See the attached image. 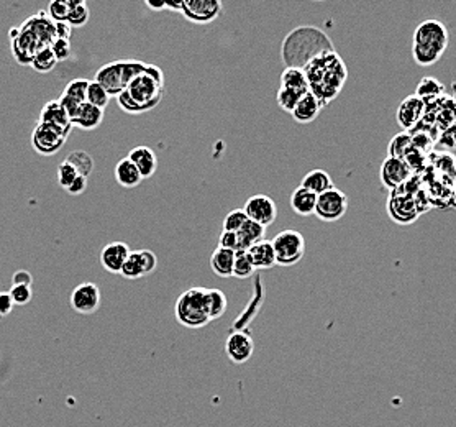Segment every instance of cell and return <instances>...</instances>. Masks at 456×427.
Segmentation results:
<instances>
[{"label":"cell","mask_w":456,"mask_h":427,"mask_svg":"<svg viewBox=\"0 0 456 427\" xmlns=\"http://www.w3.org/2000/svg\"><path fill=\"white\" fill-rule=\"evenodd\" d=\"M304 73L307 76L308 92L319 99L322 107L337 99L348 79L347 64L337 51L322 53L304 68Z\"/></svg>","instance_id":"obj_1"},{"label":"cell","mask_w":456,"mask_h":427,"mask_svg":"<svg viewBox=\"0 0 456 427\" xmlns=\"http://www.w3.org/2000/svg\"><path fill=\"white\" fill-rule=\"evenodd\" d=\"M327 51H335L328 35L317 26L301 25L284 38L281 58L286 68L304 69L312 60Z\"/></svg>","instance_id":"obj_2"},{"label":"cell","mask_w":456,"mask_h":427,"mask_svg":"<svg viewBox=\"0 0 456 427\" xmlns=\"http://www.w3.org/2000/svg\"><path fill=\"white\" fill-rule=\"evenodd\" d=\"M164 76L158 66L148 64L146 71L137 76L130 86L117 97L120 109L128 114H141L155 109L163 99Z\"/></svg>","instance_id":"obj_3"},{"label":"cell","mask_w":456,"mask_h":427,"mask_svg":"<svg viewBox=\"0 0 456 427\" xmlns=\"http://www.w3.org/2000/svg\"><path fill=\"white\" fill-rule=\"evenodd\" d=\"M450 44V33L440 20H426L415 28L412 56L419 66L428 68L440 61Z\"/></svg>","instance_id":"obj_4"},{"label":"cell","mask_w":456,"mask_h":427,"mask_svg":"<svg viewBox=\"0 0 456 427\" xmlns=\"http://www.w3.org/2000/svg\"><path fill=\"white\" fill-rule=\"evenodd\" d=\"M146 63L137 60L112 61L102 66L96 73V81L109 92V96H120L130 86V82L146 71Z\"/></svg>","instance_id":"obj_5"},{"label":"cell","mask_w":456,"mask_h":427,"mask_svg":"<svg viewBox=\"0 0 456 427\" xmlns=\"http://www.w3.org/2000/svg\"><path fill=\"white\" fill-rule=\"evenodd\" d=\"M205 291L207 288H191L177 297L174 314L181 326L200 329L210 322L207 308H205Z\"/></svg>","instance_id":"obj_6"},{"label":"cell","mask_w":456,"mask_h":427,"mask_svg":"<svg viewBox=\"0 0 456 427\" xmlns=\"http://www.w3.org/2000/svg\"><path fill=\"white\" fill-rule=\"evenodd\" d=\"M276 253V265L292 266L306 255V238L297 230H283L271 240Z\"/></svg>","instance_id":"obj_7"},{"label":"cell","mask_w":456,"mask_h":427,"mask_svg":"<svg viewBox=\"0 0 456 427\" xmlns=\"http://www.w3.org/2000/svg\"><path fill=\"white\" fill-rule=\"evenodd\" d=\"M348 211V198L343 191L332 188L317 198L315 216L322 222H337Z\"/></svg>","instance_id":"obj_8"},{"label":"cell","mask_w":456,"mask_h":427,"mask_svg":"<svg viewBox=\"0 0 456 427\" xmlns=\"http://www.w3.org/2000/svg\"><path fill=\"white\" fill-rule=\"evenodd\" d=\"M68 137L58 130V128L46 125V123H38L33 133H31V145L37 153L43 157H51L64 146Z\"/></svg>","instance_id":"obj_9"},{"label":"cell","mask_w":456,"mask_h":427,"mask_svg":"<svg viewBox=\"0 0 456 427\" xmlns=\"http://www.w3.org/2000/svg\"><path fill=\"white\" fill-rule=\"evenodd\" d=\"M222 8L223 6L220 0H184L181 13L191 24L207 25L218 19Z\"/></svg>","instance_id":"obj_10"},{"label":"cell","mask_w":456,"mask_h":427,"mask_svg":"<svg viewBox=\"0 0 456 427\" xmlns=\"http://www.w3.org/2000/svg\"><path fill=\"white\" fill-rule=\"evenodd\" d=\"M243 211L249 220L256 222V224L263 225L265 229H268L276 220V217H278V206L266 194L252 195L247 204H245Z\"/></svg>","instance_id":"obj_11"},{"label":"cell","mask_w":456,"mask_h":427,"mask_svg":"<svg viewBox=\"0 0 456 427\" xmlns=\"http://www.w3.org/2000/svg\"><path fill=\"white\" fill-rule=\"evenodd\" d=\"M71 308L76 313L89 315L100 308V289L94 283H82L73 289L69 296Z\"/></svg>","instance_id":"obj_12"},{"label":"cell","mask_w":456,"mask_h":427,"mask_svg":"<svg viewBox=\"0 0 456 427\" xmlns=\"http://www.w3.org/2000/svg\"><path fill=\"white\" fill-rule=\"evenodd\" d=\"M158 266V256L151 250H135L130 253L122 268V277L128 279H138L153 273Z\"/></svg>","instance_id":"obj_13"},{"label":"cell","mask_w":456,"mask_h":427,"mask_svg":"<svg viewBox=\"0 0 456 427\" xmlns=\"http://www.w3.org/2000/svg\"><path fill=\"white\" fill-rule=\"evenodd\" d=\"M387 214L389 217L399 225L414 224L420 216L412 195L394 193H391V198H389L387 201Z\"/></svg>","instance_id":"obj_14"},{"label":"cell","mask_w":456,"mask_h":427,"mask_svg":"<svg viewBox=\"0 0 456 427\" xmlns=\"http://www.w3.org/2000/svg\"><path fill=\"white\" fill-rule=\"evenodd\" d=\"M427 112V105L420 97L417 96H407L404 101L401 102L397 107V123L399 127L404 128L405 132H412L415 127L419 125L420 120L423 119V115Z\"/></svg>","instance_id":"obj_15"},{"label":"cell","mask_w":456,"mask_h":427,"mask_svg":"<svg viewBox=\"0 0 456 427\" xmlns=\"http://www.w3.org/2000/svg\"><path fill=\"white\" fill-rule=\"evenodd\" d=\"M379 175H381V181H383L384 188L391 189L392 193H394V191L399 189L401 186L404 184V182L409 180L410 176H412V170L407 166V163L404 162V159L387 157V158H384Z\"/></svg>","instance_id":"obj_16"},{"label":"cell","mask_w":456,"mask_h":427,"mask_svg":"<svg viewBox=\"0 0 456 427\" xmlns=\"http://www.w3.org/2000/svg\"><path fill=\"white\" fill-rule=\"evenodd\" d=\"M254 342L247 332L235 331L227 337L225 340V354L228 358L236 365L247 363L253 357Z\"/></svg>","instance_id":"obj_17"},{"label":"cell","mask_w":456,"mask_h":427,"mask_svg":"<svg viewBox=\"0 0 456 427\" xmlns=\"http://www.w3.org/2000/svg\"><path fill=\"white\" fill-rule=\"evenodd\" d=\"M130 253H132V250H130V247L125 242L107 243L100 252V265L109 273L120 274Z\"/></svg>","instance_id":"obj_18"},{"label":"cell","mask_w":456,"mask_h":427,"mask_svg":"<svg viewBox=\"0 0 456 427\" xmlns=\"http://www.w3.org/2000/svg\"><path fill=\"white\" fill-rule=\"evenodd\" d=\"M38 123H46V125L55 127L64 133L66 137H69L71 130H73V123H71L68 114L64 112V109L58 101H50L43 105Z\"/></svg>","instance_id":"obj_19"},{"label":"cell","mask_w":456,"mask_h":427,"mask_svg":"<svg viewBox=\"0 0 456 427\" xmlns=\"http://www.w3.org/2000/svg\"><path fill=\"white\" fill-rule=\"evenodd\" d=\"M127 158L138 168L143 180H148L158 170V158H156V153L150 146H137V148L130 151Z\"/></svg>","instance_id":"obj_20"},{"label":"cell","mask_w":456,"mask_h":427,"mask_svg":"<svg viewBox=\"0 0 456 427\" xmlns=\"http://www.w3.org/2000/svg\"><path fill=\"white\" fill-rule=\"evenodd\" d=\"M322 110V104L319 99L312 94V92H307L301 97V101L297 102L296 109L292 110V117L296 120L297 123H310L319 117Z\"/></svg>","instance_id":"obj_21"},{"label":"cell","mask_w":456,"mask_h":427,"mask_svg":"<svg viewBox=\"0 0 456 427\" xmlns=\"http://www.w3.org/2000/svg\"><path fill=\"white\" fill-rule=\"evenodd\" d=\"M252 256L254 270H270L276 265V253L272 248L271 240H261V242L254 243L248 250Z\"/></svg>","instance_id":"obj_22"},{"label":"cell","mask_w":456,"mask_h":427,"mask_svg":"<svg viewBox=\"0 0 456 427\" xmlns=\"http://www.w3.org/2000/svg\"><path fill=\"white\" fill-rule=\"evenodd\" d=\"M317 198L314 193L307 191L302 186H299L297 189H294V193L290 194V209L299 216H312L315 214V206H317Z\"/></svg>","instance_id":"obj_23"},{"label":"cell","mask_w":456,"mask_h":427,"mask_svg":"<svg viewBox=\"0 0 456 427\" xmlns=\"http://www.w3.org/2000/svg\"><path fill=\"white\" fill-rule=\"evenodd\" d=\"M301 186L302 188H306L307 191H310V193H314L315 195H320L335 188L332 176H330L325 170H319V168L308 171L307 175L302 177Z\"/></svg>","instance_id":"obj_24"},{"label":"cell","mask_w":456,"mask_h":427,"mask_svg":"<svg viewBox=\"0 0 456 427\" xmlns=\"http://www.w3.org/2000/svg\"><path fill=\"white\" fill-rule=\"evenodd\" d=\"M234 265H235V252L225 250V248L218 247L213 250L210 256V268L213 273L220 278L234 277Z\"/></svg>","instance_id":"obj_25"},{"label":"cell","mask_w":456,"mask_h":427,"mask_svg":"<svg viewBox=\"0 0 456 427\" xmlns=\"http://www.w3.org/2000/svg\"><path fill=\"white\" fill-rule=\"evenodd\" d=\"M102 120H104V110L84 102L80 105L78 117L73 120V127L82 128V130H96L97 127H100Z\"/></svg>","instance_id":"obj_26"},{"label":"cell","mask_w":456,"mask_h":427,"mask_svg":"<svg viewBox=\"0 0 456 427\" xmlns=\"http://www.w3.org/2000/svg\"><path fill=\"white\" fill-rule=\"evenodd\" d=\"M115 177H117V182L123 188H137L143 181V176L138 171V168L128 158H122L117 163V166H115Z\"/></svg>","instance_id":"obj_27"},{"label":"cell","mask_w":456,"mask_h":427,"mask_svg":"<svg viewBox=\"0 0 456 427\" xmlns=\"http://www.w3.org/2000/svg\"><path fill=\"white\" fill-rule=\"evenodd\" d=\"M236 235H238V250H249L254 243L265 240L266 229L263 225L256 224V222L248 219L247 224L243 225V229Z\"/></svg>","instance_id":"obj_28"},{"label":"cell","mask_w":456,"mask_h":427,"mask_svg":"<svg viewBox=\"0 0 456 427\" xmlns=\"http://www.w3.org/2000/svg\"><path fill=\"white\" fill-rule=\"evenodd\" d=\"M286 89H292V91L299 92V94H307L308 92V82L307 76L304 69L299 68H286L281 74V86Z\"/></svg>","instance_id":"obj_29"},{"label":"cell","mask_w":456,"mask_h":427,"mask_svg":"<svg viewBox=\"0 0 456 427\" xmlns=\"http://www.w3.org/2000/svg\"><path fill=\"white\" fill-rule=\"evenodd\" d=\"M205 308H207L209 319H220L228 308V299L225 293L220 289H207L205 291Z\"/></svg>","instance_id":"obj_30"},{"label":"cell","mask_w":456,"mask_h":427,"mask_svg":"<svg viewBox=\"0 0 456 427\" xmlns=\"http://www.w3.org/2000/svg\"><path fill=\"white\" fill-rule=\"evenodd\" d=\"M444 92H445V86L440 81H438V79H435V78H423L422 81L419 82L417 92H415V96L420 97V99L426 102V105H427L433 101H438V97L444 96Z\"/></svg>","instance_id":"obj_31"},{"label":"cell","mask_w":456,"mask_h":427,"mask_svg":"<svg viewBox=\"0 0 456 427\" xmlns=\"http://www.w3.org/2000/svg\"><path fill=\"white\" fill-rule=\"evenodd\" d=\"M91 19V10H89L86 2H80V0H69V15H68V24L71 28H80L84 26Z\"/></svg>","instance_id":"obj_32"},{"label":"cell","mask_w":456,"mask_h":427,"mask_svg":"<svg viewBox=\"0 0 456 427\" xmlns=\"http://www.w3.org/2000/svg\"><path fill=\"white\" fill-rule=\"evenodd\" d=\"M66 162L73 164V166L76 168V171L79 173V176L89 177L94 170V159L91 155L87 153V151L76 150L69 155L68 158H66Z\"/></svg>","instance_id":"obj_33"},{"label":"cell","mask_w":456,"mask_h":427,"mask_svg":"<svg viewBox=\"0 0 456 427\" xmlns=\"http://www.w3.org/2000/svg\"><path fill=\"white\" fill-rule=\"evenodd\" d=\"M58 64V60L55 56V53L51 51L50 46L46 48H42L37 55L33 56V60H31L30 66L33 68L35 71H38V73H50V71L55 69V66Z\"/></svg>","instance_id":"obj_34"},{"label":"cell","mask_w":456,"mask_h":427,"mask_svg":"<svg viewBox=\"0 0 456 427\" xmlns=\"http://www.w3.org/2000/svg\"><path fill=\"white\" fill-rule=\"evenodd\" d=\"M412 146H414L412 145V135H410V133H407V132L397 133L394 139L391 140V143H389V155H387V157L404 159V157L407 153H409Z\"/></svg>","instance_id":"obj_35"},{"label":"cell","mask_w":456,"mask_h":427,"mask_svg":"<svg viewBox=\"0 0 456 427\" xmlns=\"http://www.w3.org/2000/svg\"><path fill=\"white\" fill-rule=\"evenodd\" d=\"M254 265L248 250L235 252V265H234V277L238 279H247L254 273Z\"/></svg>","instance_id":"obj_36"},{"label":"cell","mask_w":456,"mask_h":427,"mask_svg":"<svg viewBox=\"0 0 456 427\" xmlns=\"http://www.w3.org/2000/svg\"><path fill=\"white\" fill-rule=\"evenodd\" d=\"M109 101H110L109 92H107L105 89L100 86V84H97L96 81H92L91 84H89L87 97H86L87 104H91L94 107H99V109L104 110L105 107L109 105Z\"/></svg>","instance_id":"obj_37"},{"label":"cell","mask_w":456,"mask_h":427,"mask_svg":"<svg viewBox=\"0 0 456 427\" xmlns=\"http://www.w3.org/2000/svg\"><path fill=\"white\" fill-rule=\"evenodd\" d=\"M247 222H248V217H247V214H245L243 209H234V211L228 212L225 216V219H223V230H225V232L238 234Z\"/></svg>","instance_id":"obj_38"},{"label":"cell","mask_w":456,"mask_h":427,"mask_svg":"<svg viewBox=\"0 0 456 427\" xmlns=\"http://www.w3.org/2000/svg\"><path fill=\"white\" fill-rule=\"evenodd\" d=\"M89 84H91V81H87V79H82V78L73 79V81H71L68 86L64 87L62 94L71 97V99L79 101L80 104H84V102H86V97H87Z\"/></svg>","instance_id":"obj_39"},{"label":"cell","mask_w":456,"mask_h":427,"mask_svg":"<svg viewBox=\"0 0 456 427\" xmlns=\"http://www.w3.org/2000/svg\"><path fill=\"white\" fill-rule=\"evenodd\" d=\"M301 97H302V94H299V92L292 91V89L279 87V91H278V105L284 110V112L292 114V110L296 109L297 102L301 101Z\"/></svg>","instance_id":"obj_40"},{"label":"cell","mask_w":456,"mask_h":427,"mask_svg":"<svg viewBox=\"0 0 456 427\" xmlns=\"http://www.w3.org/2000/svg\"><path fill=\"white\" fill-rule=\"evenodd\" d=\"M78 176H79V173L76 171V168L73 166V164L66 162V159L60 164V166H58L56 177H58V184H60L61 188L68 189Z\"/></svg>","instance_id":"obj_41"},{"label":"cell","mask_w":456,"mask_h":427,"mask_svg":"<svg viewBox=\"0 0 456 427\" xmlns=\"http://www.w3.org/2000/svg\"><path fill=\"white\" fill-rule=\"evenodd\" d=\"M68 15H69V0L68 2L56 0V2H51L50 7H48V17H50L51 21H55V24L68 21Z\"/></svg>","instance_id":"obj_42"},{"label":"cell","mask_w":456,"mask_h":427,"mask_svg":"<svg viewBox=\"0 0 456 427\" xmlns=\"http://www.w3.org/2000/svg\"><path fill=\"white\" fill-rule=\"evenodd\" d=\"M8 293H10L12 299L17 306L28 304V302L31 301V297H33L31 286H12V289Z\"/></svg>","instance_id":"obj_43"},{"label":"cell","mask_w":456,"mask_h":427,"mask_svg":"<svg viewBox=\"0 0 456 427\" xmlns=\"http://www.w3.org/2000/svg\"><path fill=\"white\" fill-rule=\"evenodd\" d=\"M58 102H60L62 109H64V112L68 114V117L71 120V123H73V120L78 117V114H79V110H80V102L79 101H76V99H71V97L68 96H64V94H61L60 99H58Z\"/></svg>","instance_id":"obj_44"},{"label":"cell","mask_w":456,"mask_h":427,"mask_svg":"<svg viewBox=\"0 0 456 427\" xmlns=\"http://www.w3.org/2000/svg\"><path fill=\"white\" fill-rule=\"evenodd\" d=\"M51 51L55 53L58 61H66L71 56V43L69 40H60L56 38L55 42L51 43Z\"/></svg>","instance_id":"obj_45"},{"label":"cell","mask_w":456,"mask_h":427,"mask_svg":"<svg viewBox=\"0 0 456 427\" xmlns=\"http://www.w3.org/2000/svg\"><path fill=\"white\" fill-rule=\"evenodd\" d=\"M438 146L441 150H456V125L441 132L438 137Z\"/></svg>","instance_id":"obj_46"},{"label":"cell","mask_w":456,"mask_h":427,"mask_svg":"<svg viewBox=\"0 0 456 427\" xmlns=\"http://www.w3.org/2000/svg\"><path fill=\"white\" fill-rule=\"evenodd\" d=\"M218 247L225 248V250H231V252H238V235L234 232H223L220 234V238H218Z\"/></svg>","instance_id":"obj_47"},{"label":"cell","mask_w":456,"mask_h":427,"mask_svg":"<svg viewBox=\"0 0 456 427\" xmlns=\"http://www.w3.org/2000/svg\"><path fill=\"white\" fill-rule=\"evenodd\" d=\"M13 306H15V302H13L10 293H0V317H6V315L10 314Z\"/></svg>","instance_id":"obj_48"},{"label":"cell","mask_w":456,"mask_h":427,"mask_svg":"<svg viewBox=\"0 0 456 427\" xmlns=\"http://www.w3.org/2000/svg\"><path fill=\"white\" fill-rule=\"evenodd\" d=\"M33 283V277H31L30 271L19 270L12 278V286H31Z\"/></svg>","instance_id":"obj_49"},{"label":"cell","mask_w":456,"mask_h":427,"mask_svg":"<svg viewBox=\"0 0 456 427\" xmlns=\"http://www.w3.org/2000/svg\"><path fill=\"white\" fill-rule=\"evenodd\" d=\"M86 189H87V177L78 176V177H76V180H74L73 184H71L69 188L66 189V191H68V193H69L71 195H80V194H82Z\"/></svg>","instance_id":"obj_50"},{"label":"cell","mask_w":456,"mask_h":427,"mask_svg":"<svg viewBox=\"0 0 456 427\" xmlns=\"http://www.w3.org/2000/svg\"><path fill=\"white\" fill-rule=\"evenodd\" d=\"M55 32H56V38L69 40L71 38V25L68 24V21H62V24H55Z\"/></svg>","instance_id":"obj_51"},{"label":"cell","mask_w":456,"mask_h":427,"mask_svg":"<svg viewBox=\"0 0 456 427\" xmlns=\"http://www.w3.org/2000/svg\"><path fill=\"white\" fill-rule=\"evenodd\" d=\"M145 6L148 7L150 10H155V12L166 10V0H146Z\"/></svg>","instance_id":"obj_52"},{"label":"cell","mask_w":456,"mask_h":427,"mask_svg":"<svg viewBox=\"0 0 456 427\" xmlns=\"http://www.w3.org/2000/svg\"><path fill=\"white\" fill-rule=\"evenodd\" d=\"M182 6H184V0H179V2H171V0H166V10H173V12H182Z\"/></svg>","instance_id":"obj_53"}]
</instances>
